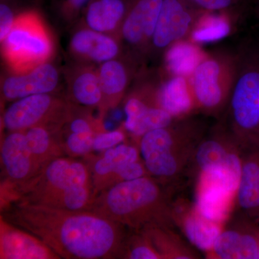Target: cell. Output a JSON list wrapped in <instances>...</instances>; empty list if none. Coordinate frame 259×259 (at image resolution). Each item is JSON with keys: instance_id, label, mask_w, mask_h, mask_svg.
Here are the masks:
<instances>
[{"instance_id": "6da1fadb", "label": "cell", "mask_w": 259, "mask_h": 259, "mask_svg": "<svg viewBox=\"0 0 259 259\" xmlns=\"http://www.w3.org/2000/svg\"><path fill=\"white\" fill-rule=\"evenodd\" d=\"M2 211V217L37 237L61 258H122L125 226L93 211L23 202H12Z\"/></svg>"}, {"instance_id": "7a4b0ae2", "label": "cell", "mask_w": 259, "mask_h": 259, "mask_svg": "<svg viewBox=\"0 0 259 259\" xmlns=\"http://www.w3.org/2000/svg\"><path fill=\"white\" fill-rule=\"evenodd\" d=\"M96 196L87 163L62 156L49 162L23 183L2 182L1 207L23 202L69 210H91Z\"/></svg>"}, {"instance_id": "3957f363", "label": "cell", "mask_w": 259, "mask_h": 259, "mask_svg": "<svg viewBox=\"0 0 259 259\" xmlns=\"http://www.w3.org/2000/svg\"><path fill=\"white\" fill-rule=\"evenodd\" d=\"M90 211L123 226L142 230L150 225H161L166 209L161 187L146 176L100 192Z\"/></svg>"}, {"instance_id": "277c9868", "label": "cell", "mask_w": 259, "mask_h": 259, "mask_svg": "<svg viewBox=\"0 0 259 259\" xmlns=\"http://www.w3.org/2000/svg\"><path fill=\"white\" fill-rule=\"evenodd\" d=\"M1 44L2 56L10 74H22L49 62L55 51L52 34L35 9L18 13Z\"/></svg>"}, {"instance_id": "5b68a950", "label": "cell", "mask_w": 259, "mask_h": 259, "mask_svg": "<svg viewBox=\"0 0 259 259\" xmlns=\"http://www.w3.org/2000/svg\"><path fill=\"white\" fill-rule=\"evenodd\" d=\"M237 71L229 56L207 54L190 77L196 106L207 111L221 108L233 90Z\"/></svg>"}, {"instance_id": "8992f818", "label": "cell", "mask_w": 259, "mask_h": 259, "mask_svg": "<svg viewBox=\"0 0 259 259\" xmlns=\"http://www.w3.org/2000/svg\"><path fill=\"white\" fill-rule=\"evenodd\" d=\"M70 102L55 94L31 95L13 101L3 115L5 128L25 131L37 125L62 128L69 112Z\"/></svg>"}, {"instance_id": "52a82bcc", "label": "cell", "mask_w": 259, "mask_h": 259, "mask_svg": "<svg viewBox=\"0 0 259 259\" xmlns=\"http://www.w3.org/2000/svg\"><path fill=\"white\" fill-rule=\"evenodd\" d=\"M180 132L170 125L153 130L140 141L143 161L149 175L171 178L182 166V142Z\"/></svg>"}, {"instance_id": "ba28073f", "label": "cell", "mask_w": 259, "mask_h": 259, "mask_svg": "<svg viewBox=\"0 0 259 259\" xmlns=\"http://www.w3.org/2000/svg\"><path fill=\"white\" fill-rule=\"evenodd\" d=\"M232 112L240 132L259 143V66L246 65L237 71L232 90Z\"/></svg>"}, {"instance_id": "9c48e42d", "label": "cell", "mask_w": 259, "mask_h": 259, "mask_svg": "<svg viewBox=\"0 0 259 259\" xmlns=\"http://www.w3.org/2000/svg\"><path fill=\"white\" fill-rule=\"evenodd\" d=\"M198 8L187 0H163L151 44L158 50L168 49L174 42L190 35L198 18Z\"/></svg>"}, {"instance_id": "30bf717a", "label": "cell", "mask_w": 259, "mask_h": 259, "mask_svg": "<svg viewBox=\"0 0 259 259\" xmlns=\"http://www.w3.org/2000/svg\"><path fill=\"white\" fill-rule=\"evenodd\" d=\"M238 190L218 175L200 171L194 206L206 219L222 225L226 221Z\"/></svg>"}, {"instance_id": "8fae6325", "label": "cell", "mask_w": 259, "mask_h": 259, "mask_svg": "<svg viewBox=\"0 0 259 259\" xmlns=\"http://www.w3.org/2000/svg\"><path fill=\"white\" fill-rule=\"evenodd\" d=\"M60 81V71L47 62L27 72L7 76L2 82V95L7 101H15L31 95L55 94Z\"/></svg>"}, {"instance_id": "7c38bea8", "label": "cell", "mask_w": 259, "mask_h": 259, "mask_svg": "<svg viewBox=\"0 0 259 259\" xmlns=\"http://www.w3.org/2000/svg\"><path fill=\"white\" fill-rule=\"evenodd\" d=\"M3 182L18 185L36 175L42 167L35 161L27 143L25 131H12L2 141Z\"/></svg>"}, {"instance_id": "4fadbf2b", "label": "cell", "mask_w": 259, "mask_h": 259, "mask_svg": "<svg viewBox=\"0 0 259 259\" xmlns=\"http://www.w3.org/2000/svg\"><path fill=\"white\" fill-rule=\"evenodd\" d=\"M163 0H130L120 30L129 47L142 49L151 42Z\"/></svg>"}, {"instance_id": "5bb4252c", "label": "cell", "mask_w": 259, "mask_h": 259, "mask_svg": "<svg viewBox=\"0 0 259 259\" xmlns=\"http://www.w3.org/2000/svg\"><path fill=\"white\" fill-rule=\"evenodd\" d=\"M119 39L81 25L70 37L69 50L78 62L101 64L120 56Z\"/></svg>"}, {"instance_id": "9a60e30c", "label": "cell", "mask_w": 259, "mask_h": 259, "mask_svg": "<svg viewBox=\"0 0 259 259\" xmlns=\"http://www.w3.org/2000/svg\"><path fill=\"white\" fill-rule=\"evenodd\" d=\"M0 258L60 259L54 250L30 232L12 224L1 216Z\"/></svg>"}, {"instance_id": "2e32d148", "label": "cell", "mask_w": 259, "mask_h": 259, "mask_svg": "<svg viewBox=\"0 0 259 259\" xmlns=\"http://www.w3.org/2000/svg\"><path fill=\"white\" fill-rule=\"evenodd\" d=\"M68 101L74 105L98 109L102 115V94L98 67L95 64L78 62L66 71Z\"/></svg>"}, {"instance_id": "e0dca14e", "label": "cell", "mask_w": 259, "mask_h": 259, "mask_svg": "<svg viewBox=\"0 0 259 259\" xmlns=\"http://www.w3.org/2000/svg\"><path fill=\"white\" fill-rule=\"evenodd\" d=\"M226 146L217 139L204 141L197 148L196 161L200 171L219 175L238 189L243 160Z\"/></svg>"}, {"instance_id": "ac0fdd59", "label": "cell", "mask_w": 259, "mask_h": 259, "mask_svg": "<svg viewBox=\"0 0 259 259\" xmlns=\"http://www.w3.org/2000/svg\"><path fill=\"white\" fill-rule=\"evenodd\" d=\"M84 158L97 195L106 190L109 181L120 168L139 160V152L132 145L121 144L98 156L90 153Z\"/></svg>"}, {"instance_id": "d6986e66", "label": "cell", "mask_w": 259, "mask_h": 259, "mask_svg": "<svg viewBox=\"0 0 259 259\" xmlns=\"http://www.w3.org/2000/svg\"><path fill=\"white\" fill-rule=\"evenodd\" d=\"M130 0H92L81 15V23L95 31L120 38Z\"/></svg>"}, {"instance_id": "ffe728a7", "label": "cell", "mask_w": 259, "mask_h": 259, "mask_svg": "<svg viewBox=\"0 0 259 259\" xmlns=\"http://www.w3.org/2000/svg\"><path fill=\"white\" fill-rule=\"evenodd\" d=\"M99 77L103 94L102 115L114 110L125 95L131 80V71L127 62L117 56L98 66Z\"/></svg>"}, {"instance_id": "44dd1931", "label": "cell", "mask_w": 259, "mask_h": 259, "mask_svg": "<svg viewBox=\"0 0 259 259\" xmlns=\"http://www.w3.org/2000/svg\"><path fill=\"white\" fill-rule=\"evenodd\" d=\"M259 228L250 227L243 231H222L212 253L221 259L258 258Z\"/></svg>"}, {"instance_id": "7402d4cb", "label": "cell", "mask_w": 259, "mask_h": 259, "mask_svg": "<svg viewBox=\"0 0 259 259\" xmlns=\"http://www.w3.org/2000/svg\"><path fill=\"white\" fill-rule=\"evenodd\" d=\"M156 100L158 106L174 118L188 115L197 107L190 78L185 76H169L156 86Z\"/></svg>"}, {"instance_id": "603a6c76", "label": "cell", "mask_w": 259, "mask_h": 259, "mask_svg": "<svg viewBox=\"0 0 259 259\" xmlns=\"http://www.w3.org/2000/svg\"><path fill=\"white\" fill-rule=\"evenodd\" d=\"M237 202L259 224V144L243 160Z\"/></svg>"}, {"instance_id": "cb8c5ba5", "label": "cell", "mask_w": 259, "mask_h": 259, "mask_svg": "<svg viewBox=\"0 0 259 259\" xmlns=\"http://www.w3.org/2000/svg\"><path fill=\"white\" fill-rule=\"evenodd\" d=\"M207 54L199 44L191 40L174 42L166 49L164 56V67L169 76L190 78Z\"/></svg>"}, {"instance_id": "d4e9b609", "label": "cell", "mask_w": 259, "mask_h": 259, "mask_svg": "<svg viewBox=\"0 0 259 259\" xmlns=\"http://www.w3.org/2000/svg\"><path fill=\"white\" fill-rule=\"evenodd\" d=\"M61 131L60 127L50 125H37L25 131L28 147L42 168L53 160L64 156Z\"/></svg>"}, {"instance_id": "484cf974", "label": "cell", "mask_w": 259, "mask_h": 259, "mask_svg": "<svg viewBox=\"0 0 259 259\" xmlns=\"http://www.w3.org/2000/svg\"><path fill=\"white\" fill-rule=\"evenodd\" d=\"M182 226L186 237L192 245L202 251L209 253L222 232V225L206 219L195 207L183 216Z\"/></svg>"}, {"instance_id": "4316f807", "label": "cell", "mask_w": 259, "mask_h": 259, "mask_svg": "<svg viewBox=\"0 0 259 259\" xmlns=\"http://www.w3.org/2000/svg\"><path fill=\"white\" fill-rule=\"evenodd\" d=\"M216 12L203 11L194 23L190 40L197 44L218 42L228 36L232 30L228 15Z\"/></svg>"}, {"instance_id": "83f0119b", "label": "cell", "mask_w": 259, "mask_h": 259, "mask_svg": "<svg viewBox=\"0 0 259 259\" xmlns=\"http://www.w3.org/2000/svg\"><path fill=\"white\" fill-rule=\"evenodd\" d=\"M93 109L70 103L67 117L63 125V132L97 135L107 131L102 117H95L92 113Z\"/></svg>"}, {"instance_id": "f1b7e54d", "label": "cell", "mask_w": 259, "mask_h": 259, "mask_svg": "<svg viewBox=\"0 0 259 259\" xmlns=\"http://www.w3.org/2000/svg\"><path fill=\"white\" fill-rule=\"evenodd\" d=\"M121 258L160 259L163 257L149 238L141 232V235L126 238Z\"/></svg>"}, {"instance_id": "f546056e", "label": "cell", "mask_w": 259, "mask_h": 259, "mask_svg": "<svg viewBox=\"0 0 259 259\" xmlns=\"http://www.w3.org/2000/svg\"><path fill=\"white\" fill-rule=\"evenodd\" d=\"M95 136L93 134H76L61 131V144L65 153L71 158L84 157L94 151Z\"/></svg>"}, {"instance_id": "4dcf8cb0", "label": "cell", "mask_w": 259, "mask_h": 259, "mask_svg": "<svg viewBox=\"0 0 259 259\" xmlns=\"http://www.w3.org/2000/svg\"><path fill=\"white\" fill-rule=\"evenodd\" d=\"M92 0H54L56 13L66 24L74 23L81 18L83 10Z\"/></svg>"}, {"instance_id": "1f68e13d", "label": "cell", "mask_w": 259, "mask_h": 259, "mask_svg": "<svg viewBox=\"0 0 259 259\" xmlns=\"http://www.w3.org/2000/svg\"><path fill=\"white\" fill-rule=\"evenodd\" d=\"M125 139V134L120 130L107 131L100 133L97 134L94 139V151H106L107 149L122 144Z\"/></svg>"}, {"instance_id": "d6a6232c", "label": "cell", "mask_w": 259, "mask_h": 259, "mask_svg": "<svg viewBox=\"0 0 259 259\" xmlns=\"http://www.w3.org/2000/svg\"><path fill=\"white\" fill-rule=\"evenodd\" d=\"M12 2L1 1L0 3V41L8 35L18 13L15 11Z\"/></svg>"}, {"instance_id": "836d02e7", "label": "cell", "mask_w": 259, "mask_h": 259, "mask_svg": "<svg viewBox=\"0 0 259 259\" xmlns=\"http://www.w3.org/2000/svg\"><path fill=\"white\" fill-rule=\"evenodd\" d=\"M199 10L207 12H224L236 6L241 0H187Z\"/></svg>"}, {"instance_id": "e575fe53", "label": "cell", "mask_w": 259, "mask_h": 259, "mask_svg": "<svg viewBox=\"0 0 259 259\" xmlns=\"http://www.w3.org/2000/svg\"><path fill=\"white\" fill-rule=\"evenodd\" d=\"M122 113L120 111V110H115V111L113 112L112 113V119L115 120H119L122 118Z\"/></svg>"}, {"instance_id": "d590c367", "label": "cell", "mask_w": 259, "mask_h": 259, "mask_svg": "<svg viewBox=\"0 0 259 259\" xmlns=\"http://www.w3.org/2000/svg\"><path fill=\"white\" fill-rule=\"evenodd\" d=\"M1 1L13 2V3H15V2H18L19 0H1Z\"/></svg>"}, {"instance_id": "8d00e7d4", "label": "cell", "mask_w": 259, "mask_h": 259, "mask_svg": "<svg viewBox=\"0 0 259 259\" xmlns=\"http://www.w3.org/2000/svg\"><path fill=\"white\" fill-rule=\"evenodd\" d=\"M258 258H259V246H258Z\"/></svg>"}, {"instance_id": "74e56055", "label": "cell", "mask_w": 259, "mask_h": 259, "mask_svg": "<svg viewBox=\"0 0 259 259\" xmlns=\"http://www.w3.org/2000/svg\"><path fill=\"white\" fill-rule=\"evenodd\" d=\"M258 10H259V0H258Z\"/></svg>"}]
</instances>
